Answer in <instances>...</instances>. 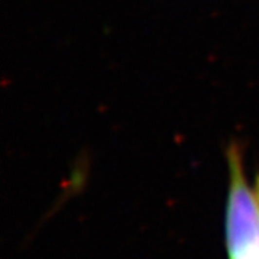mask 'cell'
I'll return each instance as SVG.
<instances>
[{
    "instance_id": "1",
    "label": "cell",
    "mask_w": 259,
    "mask_h": 259,
    "mask_svg": "<svg viewBox=\"0 0 259 259\" xmlns=\"http://www.w3.org/2000/svg\"><path fill=\"white\" fill-rule=\"evenodd\" d=\"M225 249L227 259H259V174L251 179L240 148L227 150Z\"/></svg>"
}]
</instances>
